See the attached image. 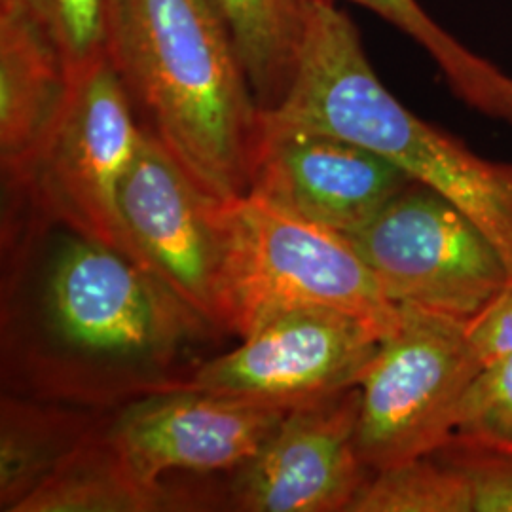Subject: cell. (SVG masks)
<instances>
[{
    "label": "cell",
    "instance_id": "6da1fadb",
    "mask_svg": "<svg viewBox=\"0 0 512 512\" xmlns=\"http://www.w3.org/2000/svg\"><path fill=\"white\" fill-rule=\"evenodd\" d=\"M54 226L25 298L10 293L4 310L10 365L65 403L169 389L167 374L219 329L133 258Z\"/></svg>",
    "mask_w": 512,
    "mask_h": 512
},
{
    "label": "cell",
    "instance_id": "7a4b0ae2",
    "mask_svg": "<svg viewBox=\"0 0 512 512\" xmlns=\"http://www.w3.org/2000/svg\"><path fill=\"white\" fill-rule=\"evenodd\" d=\"M107 57L141 128L203 190L249 194L262 109L219 0H112Z\"/></svg>",
    "mask_w": 512,
    "mask_h": 512
},
{
    "label": "cell",
    "instance_id": "3957f363",
    "mask_svg": "<svg viewBox=\"0 0 512 512\" xmlns=\"http://www.w3.org/2000/svg\"><path fill=\"white\" fill-rule=\"evenodd\" d=\"M262 118L348 139L437 190L492 239L512 279V164L478 156L399 103L338 2L313 0L289 92Z\"/></svg>",
    "mask_w": 512,
    "mask_h": 512
},
{
    "label": "cell",
    "instance_id": "277c9868",
    "mask_svg": "<svg viewBox=\"0 0 512 512\" xmlns=\"http://www.w3.org/2000/svg\"><path fill=\"white\" fill-rule=\"evenodd\" d=\"M222 329L241 338L300 308H332L391 329L395 306L346 236L253 196L222 200Z\"/></svg>",
    "mask_w": 512,
    "mask_h": 512
},
{
    "label": "cell",
    "instance_id": "5b68a950",
    "mask_svg": "<svg viewBox=\"0 0 512 512\" xmlns=\"http://www.w3.org/2000/svg\"><path fill=\"white\" fill-rule=\"evenodd\" d=\"M143 137L109 57L71 71L52 126L21 164L2 173L10 198L141 264L120 209V184ZM143 266V264H141Z\"/></svg>",
    "mask_w": 512,
    "mask_h": 512
},
{
    "label": "cell",
    "instance_id": "8992f818",
    "mask_svg": "<svg viewBox=\"0 0 512 512\" xmlns=\"http://www.w3.org/2000/svg\"><path fill=\"white\" fill-rule=\"evenodd\" d=\"M399 308L359 384L355 444L370 473L446 446L461 397L482 366L463 321Z\"/></svg>",
    "mask_w": 512,
    "mask_h": 512
},
{
    "label": "cell",
    "instance_id": "52a82bcc",
    "mask_svg": "<svg viewBox=\"0 0 512 512\" xmlns=\"http://www.w3.org/2000/svg\"><path fill=\"white\" fill-rule=\"evenodd\" d=\"M346 238L395 306L463 323L511 279L503 256L475 220L418 181Z\"/></svg>",
    "mask_w": 512,
    "mask_h": 512
},
{
    "label": "cell",
    "instance_id": "ba28073f",
    "mask_svg": "<svg viewBox=\"0 0 512 512\" xmlns=\"http://www.w3.org/2000/svg\"><path fill=\"white\" fill-rule=\"evenodd\" d=\"M385 330L346 311H287L205 361L177 387L293 408L361 384Z\"/></svg>",
    "mask_w": 512,
    "mask_h": 512
},
{
    "label": "cell",
    "instance_id": "9c48e42d",
    "mask_svg": "<svg viewBox=\"0 0 512 512\" xmlns=\"http://www.w3.org/2000/svg\"><path fill=\"white\" fill-rule=\"evenodd\" d=\"M222 200L203 190L164 145L143 137L120 184V209L141 264L222 329Z\"/></svg>",
    "mask_w": 512,
    "mask_h": 512
},
{
    "label": "cell",
    "instance_id": "30bf717a",
    "mask_svg": "<svg viewBox=\"0 0 512 512\" xmlns=\"http://www.w3.org/2000/svg\"><path fill=\"white\" fill-rule=\"evenodd\" d=\"M412 183L401 167L348 139L262 118L249 196L349 236Z\"/></svg>",
    "mask_w": 512,
    "mask_h": 512
},
{
    "label": "cell",
    "instance_id": "8fae6325",
    "mask_svg": "<svg viewBox=\"0 0 512 512\" xmlns=\"http://www.w3.org/2000/svg\"><path fill=\"white\" fill-rule=\"evenodd\" d=\"M289 410L171 387L126 404L105 433L143 484L164 490L169 471H238Z\"/></svg>",
    "mask_w": 512,
    "mask_h": 512
},
{
    "label": "cell",
    "instance_id": "7c38bea8",
    "mask_svg": "<svg viewBox=\"0 0 512 512\" xmlns=\"http://www.w3.org/2000/svg\"><path fill=\"white\" fill-rule=\"evenodd\" d=\"M361 389L293 406L255 458L239 467L232 503L247 512H348L370 471L355 435Z\"/></svg>",
    "mask_w": 512,
    "mask_h": 512
},
{
    "label": "cell",
    "instance_id": "4fadbf2b",
    "mask_svg": "<svg viewBox=\"0 0 512 512\" xmlns=\"http://www.w3.org/2000/svg\"><path fill=\"white\" fill-rule=\"evenodd\" d=\"M69 67L31 19L0 8V165L16 169L52 126L69 88Z\"/></svg>",
    "mask_w": 512,
    "mask_h": 512
},
{
    "label": "cell",
    "instance_id": "5bb4252c",
    "mask_svg": "<svg viewBox=\"0 0 512 512\" xmlns=\"http://www.w3.org/2000/svg\"><path fill=\"white\" fill-rule=\"evenodd\" d=\"M165 505V490L143 484L97 427L14 512H150Z\"/></svg>",
    "mask_w": 512,
    "mask_h": 512
},
{
    "label": "cell",
    "instance_id": "9a60e30c",
    "mask_svg": "<svg viewBox=\"0 0 512 512\" xmlns=\"http://www.w3.org/2000/svg\"><path fill=\"white\" fill-rule=\"evenodd\" d=\"M0 412V509L14 512L97 427L80 412L16 397H4Z\"/></svg>",
    "mask_w": 512,
    "mask_h": 512
},
{
    "label": "cell",
    "instance_id": "2e32d148",
    "mask_svg": "<svg viewBox=\"0 0 512 512\" xmlns=\"http://www.w3.org/2000/svg\"><path fill=\"white\" fill-rule=\"evenodd\" d=\"M256 101L272 110L293 82L313 0H219Z\"/></svg>",
    "mask_w": 512,
    "mask_h": 512
},
{
    "label": "cell",
    "instance_id": "e0dca14e",
    "mask_svg": "<svg viewBox=\"0 0 512 512\" xmlns=\"http://www.w3.org/2000/svg\"><path fill=\"white\" fill-rule=\"evenodd\" d=\"M348 2L378 14L406 37L412 38L439 65L450 90L465 105L512 128V76L463 46L421 8L418 0Z\"/></svg>",
    "mask_w": 512,
    "mask_h": 512
},
{
    "label": "cell",
    "instance_id": "ac0fdd59",
    "mask_svg": "<svg viewBox=\"0 0 512 512\" xmlns=\"http://www.w3.org/2000/svg\"><path fill=\"white\" fill-rule=\"evenodd\" d=\"M348 512H471V497L461 469L437 450L370 473Z\"/></svg>",
    "mask_w": 512,
    "mask_h": 512
},
{
    "label": "cell",
    "instance_id": "d6986e66",
    "mask_svg": "<svg viewBox=\"0 0 512 512\" xmlns=\"http://www.w3.org/2000/svg\"><path fill=\"white\" fill-rule=\"evenodd\" d=\"M112 0H0L54 40L69 73L107 55Z\"/></svg>",
    "mask_w": 512,
    "mask_h": 512
},
{
    "label": "cell",
    "instance_id": "ffe728a7",
    "mask_svg": "<svg viewBox=\"0 0 512 512\" xmlns=\"http://www.w3.org/2000/svg\"><path fill=\"white\" fill-rule=\"evenodd\" d=\"M450 440L512 456V353L480 366L461 397Z\"/></svg>",
    "mask_w": 512,
    "mask_h": 512
},
{
    "label": "cell",
    "instance_id": "44dd1931",
    "mask_svg": "<svg viewBox=\"0 0 512 512\" xmlns=\"http://www.w3.org/2000/svg\"><path fill=\"white\" fill-rule=\"evenodd\" d=\"M467 480L471 512H512V456H501L450 440L440 448Z\"/></svg>",
    "mask_w": 512,
    "mask_h": 512
},
{
    "label": "cell",
    "instance_id": "7402d4cb",
    "mask_svg": "<svg viewBox=\"0 0 512 512\" xmlns=\"http://www.w3.org/2000/svg\"><path fill=\"white\" fill-rule=\"evenodd\" d=\"M467 336L484 363L512 353V279L492 302L465 323Z\"/></svg>",
    "mask_w": 512,
    "mask_h": 512
}]
</instances>
